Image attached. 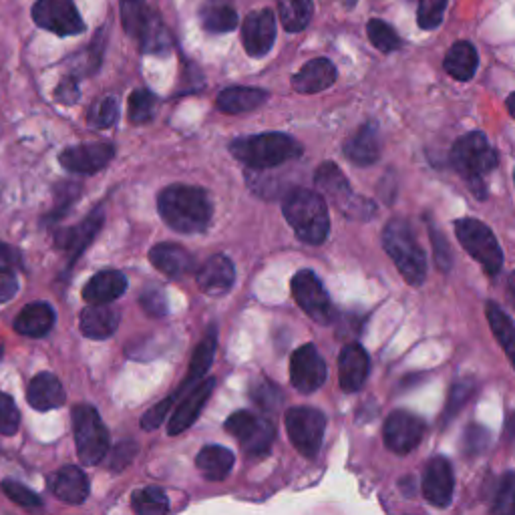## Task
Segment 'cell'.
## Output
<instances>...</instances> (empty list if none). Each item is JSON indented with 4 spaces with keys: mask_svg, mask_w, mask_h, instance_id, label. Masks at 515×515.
Wrapping results in <instances>:
<instances>
[{
    "mask_svg": "<svg viewBox=\"0 0 515 515\" xmlns=\"http://www.w3.org/2000/svg\"><path fill=\"white\" fill-rule=\"evenodd\" d=\"M161 220L180 234L204 232L212 220V202L206 190L194 186H167L157 196Z\"/></svg>",
    "mask_w": 515,
    "mask_h": 515,
    "instance_id": "6da1fadb",
    "label": "cell"
},
{
    "mask_svg": "<svg viewBox=\"0 0 515 515\" xmlns=\"http://www.w3.org/2000/svg\"><path fill=\"white\" fill-rule=\"evenodd\" d=\"M282 212L286 222L292 226L294 234L302 242L310 246H320L326 240L330 232V218L326 202L320 194L306 188H294L286 194L282 202Z\"/></svg>",
    "mask_w": 515,
    "mask_h": 515,
    "instance_id": "7a4b0ae2",
    "label": "cell"
},
{
    "mask_svg": "<svg viewBox=\"0 0 515 515\" xmlns=\"http://www.w3.org/2000/svg\"><path fill=\"white\" fill-rule=\"evenodd\" d=\"M230 153L252 169H270L302 155V145L286 133H260L234 139Z\"/></svg>",
    "mask_w": 515,
    "mask_h": 515,
    "instance_id": "3957f363",
    "label": "cell"
},
{
    "mask_svg": "<svg viewBox=\"0 0 515 515\" xmlns=\"http://www.w3.org/2000/svg\"><path fill=\"white\" fill-rule=\"evenodd\" d=\"M216 347H218V330L216 326H210L208 334L204 336V340L198 345L192 363H190V373L184 379V383L171 393L169 397H165L161 403H157L153 409H149L143 419H141V427L145 431H153L157 429L169 415V411L174 409L196 385H200L206 377V373L210 371L212 363H214V355H216Z\"/></svg>",
    "mask_w": 515,
    "mask_h": 515,
    "instance_id": "277c9868",
    "label": "cell"
},
{
    "mask_svg": "<svg viewBox=\"0 0 515 515\" xmlns=\"http://www.w3.org/2000/svg\"><path fill=\"white\" fill-rule=\"evenodd\" d=\"M383 248L393 258L397 270L411 286H421L427 276L425 252L417 244V238L407 220L395 218L385 226Z\"/></svg>",
    "mask_w": 515,
    "mask_h": 515,
    "instance_id": "5b68a950",
    "label": "cell"
},
{
    "mask_svg": "<svg viewBox=\"0 0 515 515\" xmlns=\"http://www.w3.org/2000/svg\"><path fill=\"white\" fill-rule=\"evenodd\" d=\"M497 161V151L481 131H471L459 137L451 149L453 167L469 182L483 180V176L497 167Z\"/></svg>",
    "mask_w": 515,
    "mask_h": 515,
    "instance_id": "8992f818",
    "label": "cell"
},
{
    "mask_svg": "<svg viewBox=\"0 0 515 515\" xmlns=\"http://www.w3.org/2000/svg\"><path fill=\"white\" fill-rule=\"evenodd\" d=\"M73 433L79 459L85 465H97L109 453V433L97 409L91 405L73 407Z\"/></svg>",
    "mask_w": 515,
    "mask_h": 515,
    "instance_id": "52a82bcc",
    "label": "cell"
},
{
    "mask_svg": "<svg viewBox=\"0 0 515 515\" xmlns=\"http://www.w3.org/2000/svg\"><path fill=\"white\" fill-rule=\"evenodd\" d=\"M455 234L461 246L471 254L475 262L483 266L489 276L499 274L503 266V252L493 232L475 218H463L455 222Z\"/></svg>",
    "mask_w": 515,
    "mask_h": 515,
    "instance_id": "ba28073f",
    "label": "cell"
},
{
    "mask_svg": "<svg viewBox=\"0 0 515 515\" xmlns=\"http://www.w3.org/2000/svg\"><path fill=\"white\" fill-rule=\"evenodd\" d=\"M314 184H316V188L320 190L322 196H326L334 206H338L342 212L349 214V216L361 218L359 212H365L367 218H369V216L375 214L373 212L375 206L353 194L345 174H342V171L332 161H326L316 169Z\"/></svg>",
    "mask_w": 515,
    "mask_h": 515,
    "instance_id": "9c48e42d",
    "label": "cell"
},
{
    "mask_svg": "<svg viewBox=\"0 0 515 515\" xmlns=\"http://www.w3.org/2000/svg\"><path fill=\"white\" fill-rule=\"evenodd\" d=\"M284 423L296 451L304 457H316L326 431L324 413L312 407H292L286 411Z\"/></svg>",
    "mask_w": 515,
    "mask_h": 515,
    "instance_id": "30bf717a",
    "label": "cell"
},
{
    "mask_svg": "<svg viewBox=\"0 0 515 515\" xmlns=\"http://www.w3.org/2000/svg\"><path fill=\"white\" fill-rule=\"evenodd\" d=\"M224 427L230 435L236 437L242 451H246L252 457L266 455L270 451L274 435H276L272 421L258 417L250 411H238V413L230 415Z\"/></svg>",
    "mask_w": 515,
    "mask_h": 515,
    "instance_id": "8fae6325",
    "label": "cell"
},
{
    "mask_svg": "<svg viewBox=\"0 0 515 515\" xmlns=\"http://www.w3.org/2000/svg\"><path fill=\"white\" fill-rule=\"evenodd\" d=\"M292 296L298 306L318 324H330L334 320V308L328 292L312 270H300L292 278Z\"/></svg>",
    "mask_w": 515,
    "mask_h": 515,
    "instance_id": "7c38bea8",
    "label": "cell"
},
{
    "mask_svg": "<svg viewBox=\"0 0 515 515\" xmlns=\"http://www.w3.org/2000/svg\"><path fill=\"white\" fill-rule=\"evenodd\" d=\"M35 23L59 37H73L85 31L83 19L73 0H37L33 7Z\"/></svg>",
    "mask_w": 515,
    "mask_h": 515,
    "instance_id": "4fadbf2b",
    "label": "cell"
},
{
    "mask_svg": "<svg viewBox=\"0 0 515 515\" xmlns=\"http://www.w3.org/2000/svg\"><path fill=\"white\" fill-rule=\"evenodd\" d=\"M290 381L292 387L302 395H310L324 385L326 363L314 345H304L294 351L290 359Z\"/></svg>",
    "mask_w": 515,
    "mask_h": 515,
    "instance_id": "5bb4252c",
    "label": "cell"
},
{
    "mask_svg": "<svg viewBox=\"0 0 515 515\" xmlns=\"http://www.w3.org/2000/svg\"><path fill=\"white\" fill-rule=\"evenodd\" d=\"M385 445L399 453H411L425 435V421L409 411H393L385 421Z\"/></svg>",
    "mask_w": 515,
    "mask_h": 515,
    "instance_id": "9a60e30c",
    "label": "cell"
},
{
    "mask_svg": "<svg viewBox=\"0 0 515 515\" xmlns=\"http://www.w3.org/2000/svg\"><path fill=\"white\" fill-rule=\"evenodd\" d=\"M115 155V147L111 143H83L69 147L61 153V165L71 174H97Z\"/></svg>",
    "mask_w": 515,
    "mask_h": 515,
    "instance_id": "2e32d148",
    "label": "cell"
},
{
    "mask_svg": "<svg viewBox=\"0 0 515 515\" xmlns=\"http://www.w3.org/2000/svg\"><path fill=\"white\" fill-rule=\"evenodd\" d=\"M276 41V17L270 9L256 11L242 25V43L250 57H264Z\"/></svg>",
    "mask_w": 515,
    "mask_h": 515,
    "instance_id": "e0dca14e",
    "label": "cell"
},
{
    "mask_svg": "<svg viewBox=\"0 0 515 515\" xmlns=\"http://www.w3.org/2000/svg\"><path fill=\"white\" fill-rule=\"evenodd\" d=\"M214 387H216V379H206L202 381L200 385H196L176 407L174 415H171L169 423H167V435L176 437V435H182L184 431H188L196 419L200 417L202 409L206 407L210 395L214 393Z\"/></svg>",
    "mask_w": 515,
    "mask_h": 515,
    "instance_id": "ac0fdd59",
    "label": "cell"
},
{
    "mask_svg": "<svg viewBox=\"0 0 515 515\" xmlns=\"http://www.w3.org/2000/svg\"><path fill=\"white\" fill-rule=\"evenodd\" d=\"M425 499L435 507H447L453 499L455 489V475L453 467L445 457H433L423 473L421 483Z\"/></svg>",
    "mask_w": 515,
    "mask_h": 515,
    "instance_id": "d6986e66",
    "label": "cell"
},
{
    "mask_svg": "<svg viewBox=\"0 0 515 515\" xmlns=\"http://www.w3.org/2000/svg\"><path fill=\"white\" fill-rule=\"evenodd\" d=\"M369 371H371L369 355L361 345H357V342H351V345H347L340 351L338 381L342 391L357 393L369 379Z\"/></svg>",
    "mask_w": 515,
    "mask_h": 515,
    "instance_id": "ffe728a7",
    "label": "cell"
},
{
    "mask_svg": "<svg viewBox=\"0 0 515 515\" xmlns=\"http://www.w3.org/2000/svg\"><path fill=\"white\" fill-rule=\"evenodd\" d=\"M105 224V210L97 208L91 216H87L79 226L63 232L57 238V246L67 254L69 266L77 262V258L83 254V250L93 242V238L99 234V230Z\"/></svg>",
    "mask_w": 515,
    "mask_h": 515,
    "instance_id": "44dd1931",
    "label": "cell"
},
{
    "mask_svg": "<svg viewBox=\"0 0 515 515\" xmlns=\"http://www.w3.org/2000/svg\"><path fill=\"white\" fill-rule=\"evenodd\" d=\"M236 282V268L224 254L212 256L198 272V286L210 296L226 294Z\"/></svg>",
    "mask_w": 515,
    "mask_h": 515,
    "instance_id": "7402d4cb",
    "label": "cell"
},
{
    "mask_svg": "<svg viewBox=\"0 0 515 515\" xmlns=\"http://www.w3.org/2000/svg\"><path fill=\"white\" fill-rule=\"evenodd\" d=\"M49 489L61 501L71 503V505H81L89 497V491H91L87 475L83 473V469H79L75 465H65L63 469H59L51 477Z\"/></svg>",
    "mask_w": 515,
    "mask_h": 515,
    "instance_id": "603a6c76",
    "label": "cell"
},
{
    "mask_svg": "<svg viewBox=\"0 0 515 515\" xmlns=\"http://www.w3.org/2000/svg\"><path fill=\"white\" fill-rule=\"evenodd\" d=\"M345 155L359 167L377 163L381 157V137L377 123H365L353 137H349L345 143Z\"/></svg>",
    "mask_w": 515,
    "mask_h": 515,
    "instance_id": "cb8c5ba5",
    "label": "cell"
},
{
    "mask_svg": "<svg viewBox=\"0 0 515 515\" xmlns=\"http://www.w3.org/2000/svg\"><path fill=\"white\" fill-rule=\"evenodd\" d=\"M121 314L109 304H91L81 312V332L93 340H105L119 328Z\"/></svg>",
    "mask_w": 515,
    "mask_h": 515,
    "instance_id": "d4e9b609",
    "label": "cell"
},
{
    "mask_svg": "<svg viewBox=\"0 0 515 515\" xmlns=\"http://www.w3.org/2000/svg\"><path fill=\"white\" fill-rule=\"evenodd\" d=\"M336 81V67L328 59H312L308 61L294 77L292 87L298 93L312 95L328 89Z\"/></svg>",
    "mask_w": 515,
    "mask_h": 515,
    "instance_id": "484cf974",
    "label": "cell"
},
{
    "mask_svg": "<svg viewBox=\"0 0 515 515\" xmlns=\"http://www.w3.org/2000/svg\"><path fill=\"white\" fill-rule=\"evenodd\" d=\"M127 290V278L119 270H103L95 274L83 288V298L89 304H111Z\"/></svg>",
    "mask_w": 515,
    "mask_h": 515,
    "instance_id": "4316f807",
    "label": "cell"
},
{
    "mask_svg": "<svg viewBox=\"0 0 515 515\" xmlns=\"http://www.w3.org/2000/svg\"><path fill=\"white\" fill-rule=\"evenodd\" d=\"M65 389L53 373H39L27 389V401L37 411H53L65 405Z\"/></svg>",
    "mask_w": 515,
    "mask_h": 515,
    "instance_id": "83f0119b",
    "label": "cell"
},
{
    "mask_svg": "<svg viewBox=\"0 0 515 515\" xmlns=\"http://www.w3.org/2000/svg\"><path fill=\"white\" fill-rule=\"evenodd\" d=\"M149 262L169 278H182L192 270V254L178 244H157L149 252Z\"/></svg>",
    "mask_w": 515,
    "mask_h": 515,
    "instance_id": "f1b7e54d",
    "label": "cell"
},
{
    "mask_svg": "<svg viewBox=\"0 0 515 515\" xmlns=\"http://www.w3.org/2000/svg\"><path fill=\"white\" fill-rule=\"evenodd\" d=\"M57 314L49 302H33L21 310L15 320V330L29 338H41L55 326Z\"/></svg>",
    "mask_w": 515,
    "mask_h": 515,
    "instance_id": "f546056e",
    "label": "cell"
},
{
    "mask_svg": "<svg viewBox=\"0 0 515 515\" xmlns=\"http://www.w3.org/2000/svg\"><path fill=\"white\" fill-rule=\"evenodd\" d=\"M268 101V93L256 87H228L218 95V109L230 115H240L258 109Z\"/></svg>",
    "mask_w": 515,
    "mask_h": 515,
    "instance_id": "4dcf8cb0",
    "label": "cell"
},
{
    "mask_svg": "<svg viewBox=\"0 0 515 515\" xmlns=\"http://www.w3.org/2000/svg\"><path fill=\"white\" fill-rule=\"evenodd\" d=\"M234 463H236L234 453L222 445H208L196 457V465L208 481L226 479L230 475Z\"/></svg>",
    "mask_w": 515,
    "mask_h": 515,
    "instance_id": "1f68e13d",
    "label": "cell"
},
{
    "mask_svg": "<svg viewBox=\"0 0 515 515\" xmlns=\"http://www.w3.org/2000/svg\"><path fill=\"white\" fill-rule=\"evenodd\" d=\"M479 65V55L475 47L469 41H459L455 43L443 61V67L447 75H451L457 81H471Z\"/></svg>",
    "mask_w": 515,
    "mask_h": 515,
    "instance_id": "d6a6232c",
    "label": "cell"
},
{
    "mask_svg": "<svg viewBox=\"0 0 515 515\" xmlns=\"http://www.w3.org/2000/svg\"><path fill=\"white\" fill-rule=\"evenodd\" d=\"M200 17L210 33H230L238 27V13L232 0H206Z\"/></svg>",
    "mask_w": 515,
    "mask_h": 515,
    "instance_id": "836d02e7",
    "label": "cell"
},
{
    "mask_svg": "<svg viewBox=\"0 0 515 515\" xmlns=\"http://www.w3.org/2000/svg\"><path fill=\"white\" fill-rule=\"evenodd\" d=\"M485 314H487V322L499 342V347L503 349V353L507 355L509 363L515 369V322L495 302H487Z\"/></svg>",
    "mask_w": 515,
    "mask_h": 515,
    "instance_id": "e575fe53",
    "label": "cell"
},
{
    "mask_svg": "<svg viewBox=\"0 0 515 515\" xmlns=\"http://www.w3.org/2000/svg\"><path fill=\"white\" fill-rule=\"evenodd\" d=\"M119 15L125 33L135 41L141 39L153 19V11H149L145 0H119Z\"/></svg>",
    "mask_w": 515,
    "mask_h": 515,
    "instance_id": "d590c367",
    "label": "cell"
},
{
    "mask_svg": "<svg viewBox=\"0 0 515 515\" xmlns=\"http://www.w3.org/2000/svg\"><path fill=\"white\" fill-rule=\"evenodd\" d=\"M278 13L288 33H300L308 27L314 7L312 0H278Z\"/></svg>",
    "mask_w": 515,
    "mask_h": 515,
    "instance_id": "8d00e7d4",
    "label": "cell"
},
{
    "mask_svg": "<svg viewBox=\"0 0 515 515\" xmlns=\"http://www.w3.org/2000/svg\"><path fill=\"white\" fill-rule=\"evenodd\" d=\"M131 507L139 515H161L169 511V499L159 487H143L133 493Z\"/></svg>",
    "mask_w": 515,
    "mask_h": 515,
    "instance_id": "74e56055",
    "label": "cell"
},
{
    "mask_svg": "<svg viewBox=\"0 0 515 515\" xmlns=\"http://www.w3.org/2000/svg\"><path fill=\"white\" fill-rule=\"evenodd\" d=\"M137 43H139L141 51L149 53V55H165L171 49L169 33L157 13H153L149 27L145 29V33L141 35V39Z\"/></svg>",
    "mask_w": 515,
    "mask_h": 515,
    "instance_id": "f35d334b",
    "label": "cell"
},
{
    "mask_svg": "<svg viewBox=\"0 0 515 515\" xmlns=\"http://www.w3.org/2000/svg\"><path fill=\"white\" fill-rule=\"evenodd\" d=\"M155 107H157V99L151 91H147V89L133 91L129 97V105H127L129 121L135 125L149 123L155 115Z\"/></svg>",
    "mask_w": 515,
    "mask_h": 515,
    "instance_id": "ab89813d",
    "label": "cell"
},
{
    "mask_svg": "<svg viewBox=\"0 0 515 515\" xmlns=\"http://www.w3.org/2000/svg\"><path fill=\"white\" fill-rule=\"evenodd\" d=\"M367 33H369V39L375 45V49H379L381 53H395L403 45L401 37L397 35V31L391 25H387L385 21H381V19L369 21Z\"/></svg>",
    "mask_w": 515,
    "mask_h": 515,
    "instance_id": "60d3db41",
    "label": "cell"
},
{
    "mask_svg": "<svg viewBox=\"0 0 515 515\" xmlns=\"http://www.w3.org/2000/svg\"><path fill=\"white\" fill-rule=\"evenodd\" d=\"M117 119H119V105L115 97L99 99L87 115V123L95 129H109L117 123Z\"/></svg>",
    "mask_w": 515,
    "mask_h": 515,
    "instance_id": "b9f144b4",
    "label": "cell"
},
{
    "mask_svg": "<svg viewBox=\"0 0 515 515\" xmlns=\"http://www.w3.org/2000/svg\"><path fill=\"white\" fill-rule=\"evenodd\" d=\"M491 513H501V515H513L515 513V473L509 471L499 479L493 503H491Z\"/></svg>",
    "mask_w": 515,
    "mask_h": 515,
    "instance_id": "7bdbcfd3",
    "label": "cell"
},
{
    "mask_svg": "<svg viewBox=\"0 0 515 515\" xmlns=\"http://www.w3.org/2000/svg\"><path fill=\"white\" fill-rule=\"evenodd\" d=\"M447 9V0H419L417 11V25L423 31H433L441 25L443 15Z\"/></svg>",
    "mask_w": 515,
    "mask_h": 515,
    "instance_id": "ee69618b",
    "label": "cell"
},
{
    "mask_svg": "<svg viewBox=\"0 0 515 515\" xmlns=\"http://www.w3.org/2000/svg\"><path fill=\"white\" fill-rule=\"evenodd\" d=\"M21 425V411L15 399L0 391V435H15Z\"/></svg>",
    "mask_w": 515,
    "mask_h": 515,
    "instance_id": "f6af8a7d",
    "label": "cell"
},
{
    "mask_svg": "<svg viewBox=\"0 0 515 515\" xmlns=\"http://www.w3.org/2000/svg\"><path fill=\"white\" fill-rule=\"evenodd\" d=\"M139 304L141 308L153 316V318H161L169 312V304H167V298H165V292L161 286H155V284H147L139 296Z\"/></svg>",
    "mask_w": 515,
    "mask_h": 515,
    "instance_id": "bcb514c9",
    "label": "cell"
},
{
    "mask_svg": "<svg viewBox=\"0 0 515 515\" xmlns=\"http://www.w3.org/2000/svg\"><path fill=\"white\" fill-rule=\"evenodd\" d=\"M0 489H3V493L21 507H41L43 505V499L33 489L25 487L23 483H19L15 479H5L3 483H0Z\"/></svg>",
    "mask_w": 515,
    "mask_h": 515,
    "instance_id": "7dc6e473",
    "label": "cell"
},
{
    "mask_svg": "<svg viewBox=\"0 0 515 515\" xmlns=\"http://www.w3.org/2000/svg\"><path fill=\"white\" fill-rule=\"evenodd\" d=\"M250 395H252L254 403H256L260 409H266V411H274V409L280 405V401H282L280 389H278L274 383L266 381V379L254 383L252 389H250Z\"/></svg>",
    "mask_w": 515,
    "mask_h": 515,
    "instance_id": "c3c4849f",
    "label": "cell"
},
{
    "mask_svg": "<svg viewBox=\"0 0 515 515\" xmlns=\"http://www.w3.org/2000/svg\"><path fill=\"white\" fill-rule=\"evenodd\" d=\"M487 445H489V433H487L483 427H479V425H469V427L465 429L463 443H461L465 455H469V457L479 455V453H483V451L487 449Z\"/></svg>",
    "mask_w": 515,
    "mask_h": 515,
    "instance_id": "681fc988",
    "label": "cell"
},
{
    "mask_svg": "<svg viewBox=\"0 0 515 515\" xmlns=\"http://www.w3.org/2000/svg\"><path fill=\"white\" fill-rule=\"evenodd\" d=\"M475 391V385L471 381H459L451 387V393H449V403H447V409H445V417H453L467 401L469 397L473 395Z\"/></svg>",
    "mask_w": 515,
    "mask_h": 515,
    "instance_id": "f907efd6",
    "label": "cell"
},
{
    "mask_svg": "<svg viewBox=\"0 0 515 515\" xmlns=\"http://www.w3.org/2000/svg\"><path fill=\"white\" fill-rule=\"evenodd\" d=\"M79 192H81L79 184H61L55 190V212H53V216L61 218L71 208V204H75V200L79 198Z\"/></svg>",
    "mask_w": 515,
    "mask_h": 515,
    "instance_id": "816d5d0a",
    "label": "cell"
},
{
    "mask_svg": "<svg viewBox=\"0 0 515 515\" xmlns=\"http://www.w3.org/2000/svg\"><path fill=\"white\" fill-rule=\"evenodd\" d=\"M429 234H431V240H433V250H435L437 264H439L443 270H449L453 254H451V248H449L447 240L443 238V234H441L435 226H429Z\"/></svg>",
    "mask_w": 515,
    "mask_h": 515,
    "instance_id": "f5cc1de1",
    "label": "cell"
},
{
    "mask_svg": "<svg viewBox=\"0 0 515 515\" xmlns=\"http://www.w3.org/2000/svg\"><path fill=\"white\" fill-rule=\"evenodd\" d=\"M23 268V254L19 248L0 242V272H15Z\"/></svg>",
    "mask_w": 515,
    "mask_h": 515,
    "instance_id": "db71d44e",
    "label": "cell"
},
{
    "mask_svg": "<svg viewBox=\"0 0 515 515\" xmlns=\"http://www.w3.org/2000/svg\"><path fill=\"white\" fill-rule=\"evenodd\" d=\"M137 449H139V447H137L133 441L119 443V445L115 447V451H113L111 467H113V469H123V467H127V465L133 461V457L137 455Z\"/></svg>",
    "mask_w": 515,
    "mask_h": 515,
    "instance_id": "11a10c76",
    "label": "cell"
},
{
    "mask_svg": "<svg viewBox=\"0 0 515 515\" xmlns=\"http://www.w3.org/2000/svg\"><path fill=\"white\" fill-rule=\"evenodd\" d=\"M55 99L63 105H73L79 101V85L75 77H67L59 83L57 91H55Z\"/></svg>",
    "mask_w": 515,
    "mask_h": 515,
    "instance_id": "9f6ffc18",
    "label": "cell"
},
{
    "mask_svg": "<svg viewBox=\"0 0 515 515\" xmlns=\"http://www.w3.org/2000/svg\"><path fill=\"white\" fill-rule=\"evenodd\" d=\"M19 292V280L13 272H0V306L11 302Z\"/></svg>",
    "mask_w": 515,
    "mask_h": 515,
    "instance_id": "6f0895ef",
    "label": "cell"
},
{
    "mask_svg": "<svg viewBox=\"0 0 515 515\" xmlns=\"http://www.w3.org/2000/svg\"><path fill=\"white\" fill-rule=\"evenodd\" d=\"M505 435H507V441L511 443V447L515 449V413L507 419V427H505Z\"/></svg>",
    "mask_w": 515,
    "mask_h": 515,
    "instance_id": "680465c9",
    "label": "cell"
},
{
    "mask_svg": "<svg viewBox=\"0 0 515 515\" xmlns=\"http://www.w3.org/2000/svg\"><path fill=\"white\" fill-rule=\"evenodd\" d=\"M507 109H509L511 117L515 119V93H511V95L507 97Z\"/></svg>",
    "mask_w": 515,
    "mask_h": 515,
    "instance_id": "91938a15",
    "label": "cell"
},
{
    "mask_svg": "<svg viewBox=\"0 0 515 515\" xmlns=\"http://www.w3.org/2000/svg\"><path fill=\"white\" fill-rule=\"evenodd\" d=\"M509 290H511V296L515 298V272L509 276Z\"/></svg>",
    "mask_w": 515,
    "mask_h": 515,
    "instance_id": "94428289",
    "label": "cell"
},
{
    "mask_svg": "<svg viewBox=\"0 0 515 515\" xmlns=\"http://www.w3.org/2000/svg\"><path fill=\"white\" fill-rule=\"evenodd\" d=\"M0 357H3V349H0Z\"/></svg>",
    "mask_w": 515,
    "mask_h": 515,
    "instance_id": "6125c7cd",
    "label": "cell"
},
{
    "mask_svg": "<svg viewBox=\"0 0 515 515\" xmlns=\"http://www.w3.org/2000/svg\"><path fill=\"white\" fill-rule=\"evenodd\" d=\"M513 182H515V171H513Z\"/></svg>",
    "mask_w": 515,
    "mask_h": 515,
    "instance_id": "be15d7a7",
    "label": "cell"
}]
</instances>
